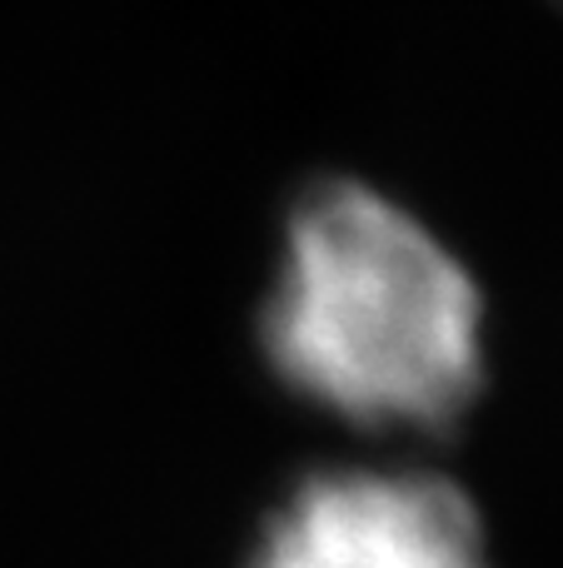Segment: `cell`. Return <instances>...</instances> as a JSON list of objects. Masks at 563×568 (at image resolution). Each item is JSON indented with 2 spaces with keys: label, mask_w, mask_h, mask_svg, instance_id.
Masks as SVG:
<instances>
[{
  "label": "cell",
  "mask_w": 563,
  "mask_h": 568,
  "mask_svg": "<svg viewBox=\"0 0 563 568\" xmlns=\"http://www.w3.org/2000/svg\"><path fill=\"white\" fill-rule=\"evenodd\" d=\"M259 349L295 399L369 434H449L489 384L474 275L399 200L345 175L289 205Z\"/></svg>",
  "instance_id": "6da1fadb"
},
{
  "label": "cell",
  "mask_w": 563,
  "mask_h": 568,
  "mask_svg": "<svg viewBox=\"0 0 563 568\" xmlns=\"http://www.w3.org/2000/svg\"><path fill=\"white\" fill-rule=\"evenodd\" d=\"M249 568H494L479 509L419 469L309 474L259 529Z\"/></svg>",
  "instance_id": "7a4b0ae2"
}]
</instances>
